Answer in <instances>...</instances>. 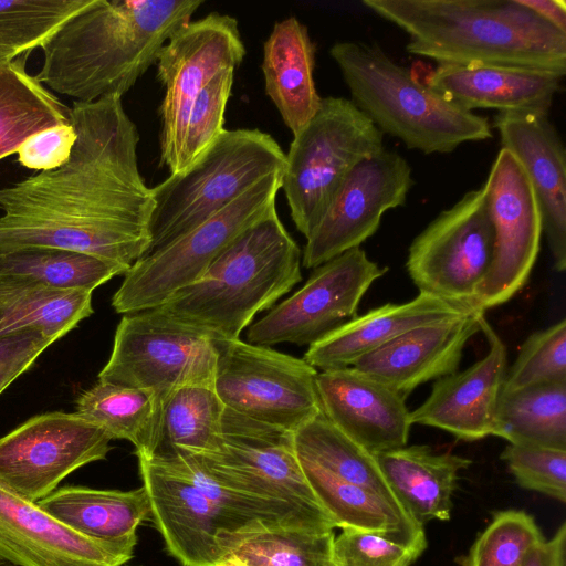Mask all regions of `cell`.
<instances>
[{
    "label": "cell",
    "mask_w": 566,
    "mask_h": 566,
    "mask_svg": "<svg viewBox=\"0 0 566 566\" xmlns=\"http://www.w3.org/2000/svg\"><path fill=\"white\" fill-rule=\"evenodd\" d=\"M70 124L76 139L66 163L0 188V253L54 248L130 268L149 248L154 208L137 127L115 95L74 101Z\"/></svg>",
    "instance_id": "6da1fadb"
},
{
    "label": "cell",
    "mask_w": 566,
    "mask_h": 566,
    "mask_svg": "<svg viewBox=\"0 0 566 566\" xmlns=\"http://www.w3.org/2000/svg\"><path fill=\"white\" fill-rule=\"evenodd\" d=\"M202 3L91 0L40 45L43 61L35 77L52 93L76 102L123 97Z\"/></svg>",
    "instance_id": "7a4b0ae2"
},
{
    "label": "cell",
    "mask_w": 566,
    "mask_h": 566,
    "mask_svg": "<svg viewBox=\"0 0 566 566\" xmlns=\"http://www.w3.org/2000/svg\"><path fill=\"white\" fill-rule=\"evenodd\" d=\"M403 30L408 53L441 64L566 73V34L517 0H364Z\"/></svg>",
    "instance_id": "3957f363"
},
{
    "label": "cell",
    "mask_w": 566,
    "mask_h": 566,
    "mask_svg": "<svg viewBox=\"0 0 566 566\" xmlns=\"http://www.w3.org/2000/svg\"><path fill=\"white\" fill-rule=\"evenodd\" d=\"M302 252L276 208L243 231L190 285L158 308L214 340H234L302 280Z\"/></svg>",
    "instance_id": "277c9868"
},
{
    "label": "cell",
    "mask_w": 566,
    "mask_h": 566,
    "mask_svg": "<svg viewBox=\"0 0 566 566\" xmlns=\"http://www.w3.org/2000/svg\"><path fill=\"white\" fill-rule=\"evenodd\" d=\"M329 54L350 101L382 134L399 138L409 149L446 154L492 137L485 117L443 98L378 45L342 41Z\"/></svg>",
    "instance_id": "5b68a950"
},
{
    "label": "cell",
    "mask_w": 566,
    "mask_h": 566,
    "mask_svg": "<svg viewBox=\"0 0 566 566\" xmlns=\"http://www.w3.org/2000/svg\"><path fill=\"white\" fill-rule=\"evenodd\" d=\"M285 154L259 129H224L186 170L153 187L149 254L221 211L265 177L284 168Z\"/></svg>",
    "instance_id": "8992f818"
},
{
    "label": "cell",
    "mask_w": 566,
    "mask_h": 566,
    "mask_svg": "<svg viewBox=\"0 0 566 566\" xmlns=\"http://www.w3.org/2000/svg\"><path fill=\"white\" fill-rule=\"evenodd\" d=\"M384 134L348 98L328 96L294 136L282 172L291 218L310 235L335 193L363 160L380 153Z\"/></svg>",
    "instance_id": "52a82bcc"
},
{
    "label": "cell",
    "mask_w": 566,
    "mask_h": 566,
    "mask_svg": "<svg viewBox=\"0 0 566 566\" xmlns=\"http://www.w3.org/2000/svg\"><path fill=\"white\" fill-rule=\"evenodd\" d=\"M282 172L265 177L189 232L137 260L113 295L114 310L125 315L158 307L196 282L243 231L275 208Z\"/></svg>",
    "instance_id": "ba28073f"
},
{
    "label": "cell",
    "mask_w": 566,
    "mask_h": 566,
    "mask_svg": "<svg viewBox=\"0 0 566 566\" xmlns=\"http://www.w3.org/2000/svg\"><path fill=\"white\" fill-rule=\"evenodd\" d=\"M217 359L214 339L154 307L123 315L98 381L148 390L160 408L179 388L213 387Z\"/></svg>",
    "instance_id": "9c48e42d"
},
{
    "label": "cell",
    "mask_w": 566,
    "mask_h": 566,
    "mask_svg": "<svg viewBox=\"0 0 566 566\" xmlns=\"http://www.w3.org/2000/svg\"><path fill=\"white\" fill-rule=\"evenodd\" d=\"M137 458L151 521L181 566H221L247 534L275 528L221 502L178 468Z\"/></svg>",
    "instance_id": "30bf717a"
},
{
    "label": "cell",
    "mask_w": 566,
    "mask_h": 566,
    "mask_svg": "<svg viewBox=\"0 0 566 566\" xmlns=\"http://www.w3.org/2000/svg\"><path fill=\"white\" fill-rule=\"evenodd\" d=\"M214 342L213 389L226 408L291 432L322 412L318 371L304 359L240 338Z\"/></svg>",
    "instance_id": "8fae6325"
},
{
    "label": "cell",
    "mask_w": 566,
    "mask_h": 566,
    "mask_svg": "<svg viewBox=\"0 0 566 566\" xmlns=\"http://www.w3.org/2000/svg\"><path fill=\"white\" fill-rule=\"evenodd\" d=\"M493 250L494 231L482 186L441 211L413 239L406 268L419 292L476 308Z\"/></svg>",
    "instance_id": "7c38bea8"
},
{
    "label": "cell",
    "mask_w": 566,
    "mask_h": 566,
    "mask_svg": "<svg viewBox=\"0 0 566 566\" xmlns=\"http://www.w3.org/2000/svg\"><path fill=\"white\" fill-rule=\"evenodd\" d=\"M181 454L230 489L329 516L305 480L291 431L224 407L219 450Z\"/></svg>",
    "instance_id": "4fadbf2b"
},
{
    "label": "cell",
    "mask_w": 566,
    "mask_h": 566,
    "mask_svg": "<svg viewBox=\"0 0 566 566\" xmlns=\"http://www.w3.org/2000/svg\"><path fill=\"white\" fill-rule=\"evenodd\" d=\"M244 55L238 21L218 12L186 23L161 48L156 61L157 78L165 88L160 163L170 175L180 171L187 120L196 96L221 70H235Z\"/></svg>",
    "instance_id": "5bb4252c"
},
{
    "label": "cell",
    "mask_w": 566,
    "mask_h": 566,
    "mask_svg": "<svg viewBox=\"0 0 566 566\" xmlns=\"http://www.w3.org/2000/svg\"><path fill=\"white\" fill-rule=\"evenodd\" d=\"M387 271L360 247L333 258L314 268L300 290L253 323L248 343L311 346L357 316L363 296Z\"/></svg>",
    "instance_id": "9a60e30c"
},
{
    "label": "cell",
    "mask_w": 566,
    "mask_h": 566,
    "mask_svg": "<svg viewBox=\"0 0 566 566\" xmlns=\"http://www.w3.org/2000/svg\"><path fill=\"white\" fill-rule=\"evenodd\" d=\"M111 437L76 412L30 418L0 438V483L38 502L73 471L104 460Z\"/></svg>",
    "instance_id": "2e32d148"
},
{
    "label": "cell",
    "mask_w": 566,
    "mask_h": 566,
    "mask_svg": "<svg viewBox=\"0 0 566 566\" xmlns=\"http://www.w3.org/2000/svg\"><path fill=\"white\" fill-rule=\"evenodd\" d=\"M483 188L494 231L491 268L475 301V307L485 312L526 284L541 249L543 221L524 168L505 148L500 149Z\"/></svg>",
    "instance_id": "e0dca14e"
},
{
    "label": "cell",
    "mask_w": 566,
    "mask_h": 566,
    "mask_svg": "<svg viewBox=\"0 0 566 566\" xmlns=\"http://www.w3.org/2000/svg\"><path fill=\"white\" fill-rule=\"evenodd\" d=\"M413 184L408 161L396 151L382 149L363 160L306 238L303 266L314 269L359 248L378 230L385 212L405 205Z\"/></svg>",
    "instance_id": "ac0fdd59"
},
{
    "label": "cell",
    "mask_w": 566,
    "mask_h": 566,
    "mask_svg": "<svg viewBox=\"0 0 566 566\" xmlns=\"http://www.w3.org/2000/svg\"><path fill=\"white\" fill-rule=\"evenodd\" d=\"M136 544L84 536L0 483V558L15 566H123Z\"/></svg>",
    "instance_id": "d6986e66"
},
{
    "label": "cell",
    "mask_w": 566,
    "mask_h": 566,
    "mask_svg": "<svg viewBox=\"0 0 566 566\" xmlns=\"http://www.w3.org/2000/svg\"><path fill=\"white\" fill-rule=\"evenodd\" d=\"M480 324L489 344L488 354L469 368L437 379L428 398L410 411L412 424L434 427L464 441L492 436L507 353L484 315Z\"/></svg>",
    "instance_id": "ffe728a7"
},
{
    "label": "cell",
    "mask_w": 566,
    "mask_h": 566,
    "mask_svg": "<svg viewBox=\"0 0 566 566\" xmlns=\"http://www.w3.org/2000/svg\"><path fill=\"white\" fill-rule=\"evenodd\" d=\"M316 389L324 416L373 454L407 446L410 411L396 390L353 366L322 370Z\"/></svg>",
    "instance_id": "44dd1931"
},
{
    "label": "cell",
    "mask_w": 566,
    "mask_h": 566,
    "mask_svg": "<svg viewBox=\"0 0 566 566\" xmlns=\"http://www.w3.org/2000/svg\"><path fill=\"white\" fill-rule=\"evenodd\" d=\"M501 148L524 168L535 191L553 258V266L566 269V155L563 140L548 114L501 112L494 117Z\"/></svg>",
    "instance_id": "7402d4cb"
},
{
    "label": "cell",
    "mask_w": 566,
    "mask_h": 566,
    "mask_svg": "<svg viewBox=\"0 0 566 566\" xmlns=\"http://www.w3.org/2000/svg\"><path fill=\"white\" fill-rule=\"evenodd\" d=\"M483 315L474 308L460 318L415 328L353 367L407 398L420 385L458 371L467 344L481 332Z\"/></svg>",
    "instance_id": "603a6c76"
},
{
    "label": "cell",
    "mask_w": 566,
    "mask_h": 566,
    "mask_svg": "<svg viewBox=\"0 0 566 566\" xmlns=\"http://www.w3.org/2000/svg\"><path fill=\"white\" fill-rule=\"evenodd\" d=\"M472 307L419 292L405 303H387L349 319L308 346L303 359L322 370L352 367L359 358L415 328L460 318Z\"/></svg>",
    "instance_id": "cb8c5ba5"
},
{
    "label": "cell",
    "mask_w": 566,
    "mask_h": 566,
    "mask_svg": "<svg viewBox=\"0 0 566 566\" xmlns=\"http://www.w3.org/2000/svg\"><path fill=\"white\" fill-rule=\"evenodd\" d=\"M565 75L502 65H438L424 83L457 106L548 114Z\"/></svg>",
    "instance_id": "d4e9b609"
},
{
    "label": "cell",
    "mask_w": 566,
    "mask_h": 566,
    "mask_svg": "<svg viewBox=\"0 0 566 566\" xmlns=\"http://www.w3.org/2000/svg\"><path fill=\"white\" fill-rule=\"evenodd\" d=\"M376 458L397 500L418 524L450 518L459 472L470 467V459L437 453L421 444L388 450Z\"/></svg>",
    "instance_id": "484cf974"
},
{
    "label": "cell",
    "mask_w": 566,
    "mask_h": 566,
    "mask_svg": "<svg viewBox=\"0 0 566 566\" xmlns=\"http://www.w3.org/2000/svg\"><path fill=\"white\" fill-rule=\"evenodd\" d=\"M315 48L296 18L276 22L263 45L265 92L295 136L314 117L322 97L314 81Z\"/></svg>",
    "instance_id": "4316f807"
},
{
    "label": "cell",
    "mask_w": 566,
    "mask_h": 566,
    "mask_svg": "<svg viewBox=\"0 0 566 566\" xmlns=\"http://www.w3.org/2000/svg\"><path fill=\"white\" fill-rule=\"evenodd\" d=\"M36 503L73 531L106 542L135 538L137 527L151 520L144 486L132 491L64 486Z\"/></svg>",
    "instance_id": "83f0119b"
},
{
    "label": "cell",
    "mask_w": 566,
    "mask_h": 566,
    "mask_svg": "<svg viewBox=\"0 0 566 566\" xmlns=\"http://www.w3.org/2000/svg\"><path fill=\"white\" fill-rule=\"evenodd\" d=\"M92 314V292L0 275V338L35 331L55 342Z\"/></svg>",
    "instance_id": "f1b7e54d"
},
{
    "label": "cell",
    "mask_w": 566,
    "mask_h": 566,
    "mask_svg": "<svg viewBox=\"0 0 566 566\" xmlns=\"http://www.w3.org/2000/svg\"><path fill=\"white\" fill-rule=\"evenodd\" d=\"M224 406L210 386H187L175 390L160 407L149 452L153 461L177 454H205L219 450Z\"/></svg>",
    "instance_id": "f546056e"
},
{
    "label": "cell",
    "mask_w": 566,
    "mask_h": 566,
    "mask_svg": "<svg viewBox=\"0 0 566 566\" xmlns=\"http://www.w3.org/2000/svg\"><path fill=\"white\" fill-rule=\"evenodd\" d=\"M29 55L0 64V160L31 136L70 124L71 107L27 72Z\"/></svg>",
    "instance_id": "4dcf8cb0"
},
{
    "label": "cell",
    "mask_w": 566,
    "mask_h": 566,
    "mask_svg": "<svg viewBox=\"0 0 566 566\" xmlns=\"http://www.w3.org/2000/svg\"><path fill=\"white\" fill-rule=\"evenodd\" d=\"M293 437L298 460L338 482L368 489L401 506L376 455L340 431L323 412L293 432Z\"/></svg>",
    "instance_id": "1f68e13d"
},
{
    "label": "cell",
    "mask_w": 566,
    "mask_h": 566,
    "mask_svg": "<svg viewBox=\"0 0 566 566\" xmlns=\"http://www.w3.org/2000/svg\"><path fill=\"white\" fill-rule=\"evenodd\" d=\"M492 436L512 444L566 450V382L501 394Z\"/></svg>",
    "instance_id": "d6a6232c"
},
{
    "label": "cell",
    "mask_w": 566,
    "mask_h": 566,
    "mask_svg": "<svg viewBox=\"0 0 566 566\" xmlns=\"http://www.w3.org/2000/svg\"><path fill=\"white\" fill-rule=\"evenodd\" d=\"M75 412L103 429L112 440L132 442L136 455H146L156 433L160 408L148 390L98 381L78 397Z\"/></svg>",
    "instance_id": "836d02e7"
},
{
    "label": "cell",
    "mask_w": 566,
    "mask_h": 566,
    "mask_svg": "<svg viewBox=\"0 0 566 566\" xmlns=\"http://www.w3.org/2000/svg\"><path fill=\"white\" fill-rule=\"evenodd\" d=\"M128 266L94 255L43 247L0 253V275L19 276L56 290L93 292Z\"/></svg>",
    "instance_id": "e575fe53"
},
{
    "label": "cell",
    "mask_w": 566,
    "mask_h": 566,
    "mask_svg": "<svg viewBox=\"0 0 566 566\" xmlns=\"http://www.w3.org/2000/svg\"><path fill=\"white\" fill-rule=\"evenodd\" d=\"M333 530L266 528L244 536L231 554L248 566H336Z\"/></svg>",
    "instance_id": "d590c367"
},
{
    "label": "cell",
    "mask_w": 566,
    "mask_h": 566,
    "mask_svg": "<svg viewBox=\"0 0 566 566\" xmlns=\"http://www.w3.org/2000/svg\"><path fill=\"white\" fill-rule=\"evenodd\" d=\"M91 0H0V64L31 53Z\"/></svg>",
    "instance_id": "8d00e7d4"
},
{
    "label": "cell",
    "mask_w": 566,
    "mask_h": 566,
    "mask_svg": "<svg viewBox=\"0 0 566 566\" xmlns=\"http://www.w3.org/2000/svg\"><path fill=\"white\" fill-rule=\"evenodd\" d=\"M543 539L531 514L520 510L499 511L459 563L461 566H524L527 555Z\"/></svg>",
    "instance_id": "74e56055"
},
{
    "label": "cell",
    "mask_w": 566,
    "mask_h": 566,
    "mask_svg": "<svg viewBox=\"0 0 566 566\" xmlns=\"http://www.w3.org/2000/svg\"><path fill=\"white\" fill-rule=\"evenodd\" d=\"M566 382V319L531 334L507 369L502 394Z\"/></svg>",
    "instance_id": "f35d334b"
},
{
    "label": "cell",
    "mask_w": 566,
    "mask_h": 566,
    "mask_svg": "<svg viewBox=\"0 0 566 566\" xmlns=\"http://www.w3.org/2000/svg\"><path fill=\"white\" fill-rule=\"evenodd\" d=\"M234 71L221 70L196 96L187 120L179 172L199 160L223 133Z\"/></svg>",
    "instance_id": "ab89813d"
},
{
    "label": "cell",
    "mask_w": 566,
    "mask_h": 566,
    "mask_svg": "<svg viewBox=\"0 0 566 566\" xmlns=\"http://www.w3.org/2000/svg\"><path fill=\"white\" fill-rule=\"evenodd\" d=\"M501 459L521 488L566 502V450L509 443Z\"/></svg>",
    "instance_id": "60d3db41"
},
{
    "label": "cell",
    "mask_w": 566,
    "mask_h": 566,
    "mask_svg": "<svg viewBox=\"0 0 566 566\" xmlns=\"http://www.w3.org/2000/svg\"><path fill=\"white\" fill-rule=\"evenodd\" d=\"M426 548L352 527L342 528L333 543L336 566H411Z\"/></svg>",
    "instance_id": "b9f144b4"
},
{
    "label": "cell",
    "mask_w": 566,
    "mask_h": 566,
    "mask_svg": "<svg viewBox=\"0 0 566 566\" xmlns=\"http://www.w3.org/2000/svg\"><path fill=\"white\" fill-rule=\"evenodd\" d=\"M75 139L76 133L71 124L42 130L18 148V161L38 172L55 169L66 163Z\"/></svg>",
    "instance_id": "7bdbcfd3"
},
{
    "label": "cell",
    "mask_w": 566,
    "mask_h": 566,
    "mask_svg": "<svg viewBox=\"0 0 566 566\" xmlns=\"http://www.w3.org/2000/svg\"><path fill=\"white\" fill-rule=\"evenodd\" d=\"M53 343L35 331L0 338V395Z\"/></svg>",
    "instance_id": "ee69618b"
},
{
    "label": "cell",
    "mask_w": 566,
    "mask_h": 566,
    "mask_svg": "<svg viewBox=\"0 0 566 566\" xmlns=\"http://www.w3.org/2000/svg\"><path fill=\"white\" fill-rule=\"evenodd\" d=\"M566 523L549 539H543L527 555L524 566H565Z\"/></svg>",
    "instance_id": "f6af8a7d"
},
{
    "label": "cell",
    "mask_w": 566,
    "mask_h": 566,
    "mask_svg": "<svg viewBox=\"0 0 566 566\" xmlns=\"http://www.w3.org/2000/svg\"><path fill=\"white\" fill-rule=\"evenodd\" d=\"M534 14L566 34V2L564 0H517Z\"/></svg>",
    "instance_id": "bcb514c9"
},
{
    "label": "cell",
    "mask_w": 566,
    "mask_h": 566,
    "mask_svg": "<svg viewBox=\"0 0 566 566\" xmlns=\"http://www.w3.org/2000/svg\"><path fill=\"white\" fill-rule=\"evenodd\" d=\"M221 566H248L234 555H230Z\"/></svg>",
    "instance_id": "7dc6e473"
},
{
    "label": "cell",
    "mask_w": 566,
    "mask_h": 566,
    "mask_svg": "<svg viewBox=\"0 0 566 566\" xmlns=\"http://www.w3.org/2000/svg\"><path fill=\"white\" fill-rule=\"evenodd\" d=\"M0 566H15V565H13V564H11V563L0 558Z\"/></svg>",
    "instance_id": "c3c4849f"
}]
</instances>
